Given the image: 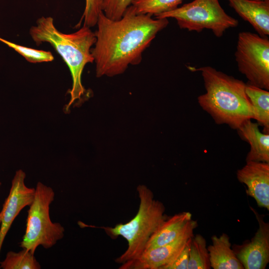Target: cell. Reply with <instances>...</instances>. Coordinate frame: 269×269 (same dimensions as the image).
<instances>
[{
    "mask_svg": "<svg viewBox=\"0 0 269 269\" xmlns=\"http://www.w3.org/2000/svg\"><path fill=\"white\" fill-rule=\"evenodd\" d=\"M154 17L174 18L180 28L189 31L199 32L204 29H210L219 38L227 29L239 24L237 19L225 11L219 0H194Z\"/></svg>",
    "mask_w": 269,
    "mask_h": 269,
    "instance_id": "cell-6",
    "label": "cell"
},
{
    "mask_svg": "<svg viewBox=\"0 0 269 269\" xmlns=\"http://www.w3.org/2000/svg\"><path fill=\"white\" fill-rule=\"evenodd\" d=\"M137 191L139 206L136 215L132 220L114 227H97L103 229L111 237L121 236L127 241V249L115 260L121 264L138 257L144 251L151 236L168 218L164 213L163 204L154 199L153 192L147 187L139 185Z\"/></svg>",
    "mask_w": 269,
    "mask_h": 269,
    "instance_id": "cell-4",
    "label": "cell"
},
{
    "mask_svg": "<svg viewBox=\"0 0 269 269\" xmlns=\"http://www.w3.org/2000/svg\"><path fill=\"white\" fill-rule=\"evenodd\" d=\"M239 182L247 187L246 193L258 206L269 210V162L248 161L237 172Z\"/></svg>",
    "mask_w": 269,
    "mask_h": 269,
    "instance_id": "cell-11",
    "label": "cell"
},
{
    "mask_svg": "<svg viewBox=\"0 0 269 269\" xmlns=\"http://www.w3.org/2000/svg\"><path fill=\"white\" fill-rule=\"evenodd\" d=\"M85 7L77 26H80L83 20V25L90 28L96 25L99 15L102 11V0H85Z\"/></svg>",
    "mask_w": 269,
    "mask_h": 269,
    "instance_id": "cell-22",
    "label": "cell"
},
{
    "mask_svg": "<svg viewBox=\"0 0 269 269\" xmlns=\"http://www.w3.org/2000/svg\"><path fill=\"white\" fill-rule=\"evenodd\" d=\"M0 219H1V213L0 212Z\"/></svg>",
    "mask_w": 269,
    "mask_h": 269,
    "instance_id": "cell-24",
    "label": "cell"
},
{
    "mask_svg": "<svg viewBox=\"0 0 269 269\" xmlns=\"http://www.w3.org/2000/svg\"><path fill=\"white\" fill-rule=\"evenodd\" d=\"M212 244L207 248L211 268L213 269H244L231 248L229 236L222 233L219 237H211Z\"/></svg>",
    "mask_w": 269,
    "mask_h": 269,
    "instance_id": "cell-15",
    "label": "cell"
},
{
    "mask_svg": "<svg viewBox=\"0 0 269 269\" xmlns=\"http://www.w3.org/2000/svg\"><path fill=\"white\" fill-rule=\"evenodd\" d=\"M259 126L257 123L249 120L237 130L241 137L250 145L246 162H269V133H262Z\"/></svg>",
    "mask_w": 269,
    "mask_h": 269,
    "instance_id": "cell-14",
    "label": "cell"
},
{
    "mask_svg": "<svg viewBox=\"0 0 269 269\" xmlns=\"http://www.w3.org/2000/svg\"><path fill=\"white\" fill-rule=\"evenodd\" d=\"M25 177L26 174L22 170L15 172L9 194L0 212V253L4 239L14 219L24 207L31 204L33 200L35 188L28 187L25 184Z\"/></svg>",
    "mask_w": 269,
    "mask_h": 269,
    "instance_id": "cell-8",
    "label": "cell"
},
{
    "mask_svg": "<svg viewBox=\"0 0 269 269\" xmlns=\"http://www.w3.org/2000/svg\"><path fill=\"white\" fill-rule=\"evenodd\" d=\"M183 0H134L132 5L135 12L154 16L172 10L181 4Z\"/></svg>",
    "mask_w": 269,
    "mask_h": 269,
    "instance_id": "cell-19",
    "label": "cell"
},
{
    "mask_svg": "<svg viewBox=\"0 0 269 269\" xmlns=\"http://www.w3.org/2000/svg\"><path fill=\"white\" fill-rule=\"evenodd\" d=\"M189 69L201 72L206 93L198 97V102L216 124L237 130L246 121L254 119L246 83L211 66Z\"/></svg>",
    "mask_w": 269,
    "mask_h": 269,
    "instance_id": "cell-2",
    "label": "cell"
},
{
    "mask_svg": "<svg viewBox=\"0 0 269 269\" xmlns=\"http://www.w3.org/2000/svg\"><path fill=\"white\" fill-rule=\"evenodd\" d=\"M134 0H102V9L108 18L118 20Z\"/></svg>",
    "mask_w": 269,
    "mask_h": 269,
    "instance_id": "cell-21",
    "label": "cell"
},
{
    "mask_svg": "<svg viewBox=\"0 0 269 269\" xmlns=\"http://www.w3.org/2000/svg\"><path fill=\"white\" fill-rule=\"evenodd\" d=\"M235 60L248 83L269 90V40L250 32L238 34Z\"/></svg>",
    "mask_w": 269,
    "mask_h": 269,
    "instance_id": "cell-7",
    "label": "cell"
},
{
    "mask_svg": "<svg viewBox=\"0 0 269 269\" xmlns=\"http://www.w3.org/2000/svg\"><path fill=\"white\" fill-rule=\"evenodd\" d=\"M197 226V222L192 219V214L189 212H182L168 217L151 236L144 250L172 242L194 230Z\"/></svg>",
    "mask_w": 269,
    "mask_h": 269,
    "instance_id": "cell-12",
    "label": "cell"
},
{
    "mask_svg": "<svg viewBox=\"0 0 269 269\" xmlns=\"http://www.w3.org/2000/svg\"><path fill=\"white\" fill-rule=\"evenodd\" d=\"M192 238L188 240L184 248L176 257L163 269H187Z\"/></svg>",
    "mask_w": 269,
    "mask_h": 269,
    "instance_id": "cell-23",
    "label": "cell"
},
{
    "mask_svg": "<svg viewBox=\"0 0 269 269\" xmlns=\"http://www.w3.org/2000/svg\"><path fill=\"white\" fill-rule=\"evenodd\" d=\"M245 91L254 110V119L264 128V133H269V90L247 83Z\"/></svg>",
    "mask_w": 269,
    "mask_h": 269,
    "instance_id": "cell-16",
    "label": "cell"
},
{
    "mask_svg": "<svg viewBox=\"0 0 269 269\" xmlns=\"http://www.w3.org/2000/svg\"><path fill=\"white\" fill-rule=\"evenodd\" d=\"M29 33L37 45L42 42L50 43L70 70L72 86L69 91L70 101L65 106V111H67L85 92L81 76L86 65L94 62L91 47L96 42L95 33L90 27L83 25L74 32L64 33L56 28L52 17L42 16L37 19L36 25L30 28Z\"/></svg>",
    "mask_w": 269,
    "mask_h": 269,
    "instance_id": "cell-3",
    "label": "cell"
},
{
    "mask_svg": "<svg viewBox=\"0 0 269 269\" xmlns=\"http://www.w3.org/2000/svg\"><path fill=\"white\" fill-rule=\"evenodd\" d=\"M54 197L51 187L37 182L27 211L25 233L20 243L22 249L32 254L39 246L45 249L51 248L64 237V227L59 223L52 222L50 218V205Z\"/></svg>",
    "mask_w": 269,
    "mask_h": 269,
    "instance_id": "cell-5",
    "label": "cell"
},
{
    "mask_svg": "<svg viewBox=\"0 0 269 269\" xmlns=\"http://www.w3.org/2000/svg\"><path fill=\"white\" fill-rule=\"evenodd\" d=\"M0 41L22 55L27 61L31 63L51 62L54 57L50 51L35 49L16 44L0 37Z\"/></svg>",
    "mask_w": 269,
    "mask_h": 269,
    "instance_id": "cell-20",
    "label": "cell"
},
{
    "mask_svg": "<svg viewBox=\"0 0 269 269\" xmlns=\"http://www.w3.org/2000/svg\"><path fill=\"white\" fill-rule=\"evenodd\" d=\"M30 251L22 249L18 252L9 251L5 259L0 262L2 269H40L41 266Z\"/></svg>",
    "mask_w": 269,
    "mask_h": 269,
    "instance_id": "cell-18",
    "label": "cell"
},
{
    "mask_svg": "<svg viewBox=\"0 0 269 269\" xmlns=\"http://www.w3.org/2000/svg\"><path fill=\"white\" fill-rule=\"evenodd\" d=\"M210 268L209 254L205 239L200 234L193 236L190 244L187 269Z\"/></svg>",
    "mask_w": 269,
    "mask_h": 269,
    "instance_id": "cell-17",
    "label": "cell"
},
{
    "mask_svg": "<svg viewBox=\"0 0 269 269\" xmlns=\"http://www.w3.org/2000/svg\"><path fill=\"white\" fill-rule=\"evenodd\" d=\"M152 16L136 13L132 5L118 20L108 18L103 11L100 13L91 49L97 77L121 74L129 65L141 62L144 51L168 24L167 18Z\"/></svg>",
    "mask_w": 269,
    "mask_h": 269,
    "instance_id": "cell-1",
    "label": "cell"
},
{
    "mask_svg": "<svg viewBox=\"0 0 269 269\" xmlns=\"http://www.w3.org/2000/svg\"><path fill=\"white\" fill-rule=\"evenodd\" d=\"M230 5L258 34L269 35V0H228Z\"/></svg>",
    "mask_w": 269,
    "mask_h": 269,
    "instance_id": "cell-13",
    "label": "cell"
},
{
    "mask_svg": "<svg viewBox=\"0 0 269 269\" xmlns=\"http://www.w3.org/2000/svg\"><path fill=\"white\" fill-rule=\"evenodd\" d=\"M193 231L169 244L144 250L137 258L122 264L119 269H163L182 250L188 240L193 236Z\"/></svg>",
    "mask_w": 269,
    "mask_h": 269,
    "instance_id": "cell-10",
    "label": "cell"
},
{
    "mask_svg": "<svg viewBox=\"0 0 269 269\" xmlns=\"http://www.w3.org/2000/svg\"><path fill=\"white\" fill-rule=\"evenodd\" d=\"M259 228L250 242L238 246L234 252L245 269H265L269 263V223L252 207Z\"/></svg>",
    "mask_w": 269,
    "mask_h": 269,
    "instance_id": "cell-9",
    "label": "cell"
}]
</instances>
